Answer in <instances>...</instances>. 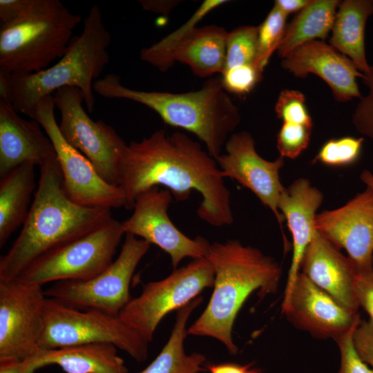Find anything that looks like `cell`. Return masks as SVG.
I'll list each match as a JSON object with an SVG mask.
<instances>
[{
	"mask_svg": "<svg viewBox=\"0 0 373 373\" xmlns=\"http://www.w3.org/2000/svg\"><path fill=\"white\" fill-rule=\"evenodd\" d=\"M258 30V26H242L228 32L224 70L239 66L255 64Z\"/></svg>",
	"mask_w": 373,
	"mask_h": 373,
	"instance_id": "cell-30",
	"label": "cell"
},
{
	"mask_svg": "<svg viewBox=\"0 0 373 373\" xmlns=\"http://www.w3.org/2000/svg\"><path fill=\"white\" fill-rule=\"evenodd\" d=\"M35 0H1V23H7L18 17L31 8Z\"/></svg>",
	"mask_w": 373,
	"mask_h": 373,
	"instance_id": "cell-39",
	"label": "cell"
},
{
	"mask_svg": "<svg viewBox=\"0 0 373 373\" xmlns=\"http://www.w3.org/2000/svg\"><path fill=\"white\" fill-rule=\"evenodd\" d=\"M225 0H205L186 23L149 47L140 51V58L161 71H166L171 66L169 58L172 51L178 44L210 12L225 3Z\"/></svg>",
	"mask_w": 373,
	"mask_h": 373,
	"instance_id": "cell-28",
	"label": "cell"
},
{
	"mask_svg": "<svg viewBox=\"0 0 373 373\" xmlns=\"http://www.w3.org/2000/svg\"><path fill=\"white\" fill-rule=\"evenodd\" d=\"M46 298L42 286L0 281V359L23 361L40 349Z\"/></svg>",
	"mask_w": 373,
	"mask_h": 373,
	"instance_id": "cell-13",
	"label": "cell"
},
{
	"mask_svg": "<svg viewBox=\"0 0 373 373\" xmlns=\"http://www.w3.org/2000/svg\"><path fill=\"white\" fill-rule=\"evenodd\" d=\"M150 245L133 235L125 234L119 256L105 270L86 280L57 282L44 290L45 294L73 307L119 316L132 298L129 291L131 278Z\"/></svg>",
	"mask_w": 373,
	"mask_h": 373,
	"instance_id": "cell-10",
	"label": "cell"
},
{
	"mask_svg": "<svg viewBox=\"0 0 373 373\" xmlns=\"http://www.w3.org/2000/svg\"><path fill=\"white\" fill-rule=\"evenodd\" d=\"M312 0H276L274 6L288 16L291 13L299 12Z\"/></svg>",
	"mask_w": 373,
	"mask_h": 373,
	"instance_id": "cell-41",
	"label": "cell"
},
{
	"mask_svg": "<svg viewBox=\"0 0 373 373\" xmlns=\"http://www.w3.org/2000/svg\"><path fill=\"white\" fill-rule=\"evenodd\" d=\"M202 300L198 296L178 310L168 341L155 359L137 373H200L204 370L205 356L198 352L187 354L184 348L189 318Z\"/></svg>",
	"mask_w": 373,
	"mask_h": 373,
	"instance_id": "cell-26",
	"label": "cell"
},
{
	"mask_svg": "<svg viewBox=\"0 0 373 373\" xmlns=\"http://www.w3.org/2000/svg\"><path fill=\"white\" fill-rule=\"evenodd\" d=\"M172 198L169 190L153 187L136 198L131 216L121 223L125 234L140 237L167 253L175 269L185 258L205 257L210 243L200 236L191 239L175 227L168 215Z\"/></svg>",
	"mask_w": 373,
	"mask_h": 373,
	"instance_id": "cell-14",
	"label": "cell"
},
{
	"mask_svg": "<svg viewBox=\"0 0 373 373\" xmlns=\"http://www.w3.org/2000/svg\"><path fill=\"white\" fill-rule=\"evenodd\" d=\"M277 117L283 122L312 126V119L305 104V97L299 90H283L275 104Z\"/></svg>",
	"mask_w": 373,
	"mask_h": 373,
	"instance_id": "cell-33",
	"label": "cell"
},
{
	"mask_svg": "<svg viewBox=\"0 0 373 373\" xmlns=\"http://www.w3.org/2000/svg\"><path fill=\"white\" fill-rule=\"evenodd\" d=\"M111 35L99 8L93 5L84 21L80 35L74 36L59 60L32 73L9 74L8 99L21 113L32 119L38 102L60 88L73 86L84 96L87 110L95 105L93 80L108 65Z\"/></svg>",
	"mask_w": 373,
	"mask_h": 373,
	"instance_id": "cell-5",
	"label": "cell"
},
{
	"mask_svg": "<svg viewBox=\"0 0 373 373\" xmlns=\"http://www.w3.org/2000/svg\"><path fill=\"white\" fill-rule=\"evenodd\" d=\"M329 45L350 59L358 70L368 71L365 44V30L373 14V0H345L338 7Z\"/></svg>",
	"mask_w": 373,
	"mask_h": 373,
	"instance_id": "cell-24",
	"label": "cell"
},
{
	"mask_svg": "<svg viewBox=\"0 0 373 373\" xmlns=\"http://www.w3.org/2000/svg\"><path fill=\"white\" fill-rule=\"evenodd\" d=\"M363 84L368 88V93L359 99L352 115V122L361 135L373 140V66L363 74Z\"/></svg>",
	"mask_w": 373,
	"mask_h": 373,
	"instance_id": "cell-36",
	"label": "cell"
},
{
	"mask_svg": "<svg viewBox=\"0 0 373 373\" xmlns=\"http://www.w3.org/2000/svg\"><path fill=\"white\" fill-rule=\"evenodd\" d=\"M22 361L15 358L0 359V373H21Z\"/></svg>",
	"mask_w": 373,
	"mask_h": 373,
	"instance_id": "cell-42",
	"label": "cell"
},
{
	"mask_svg": "<svg viewBox=\"0 0 373 373\" xmlns=\"http://www.w3.org/2000/svg\"><path fill=\"white\" fill-rule=\"evenodd\" d=\"M282 312L297 327L320 338L334 340L361 318L300 272Z\"/></svg>",
	"mask_w": 373,
	"mask_h": 373,
	"instance_id": "cell-17",
	"label": "cell"
},
{
	"mask_svg": "<svg viewBox=\"0 0 373 373\" xmlns=\"http://www.w3.org/2000/svg\"><path fill=\"white\" fill-rule=\"evenodd\" d=\"M361 322L360 318L347 332L334 339L340 352L338 373H373V370L358 354L354 343V334Z\"/></svg>",
	"mask_w": 373,
	"mask_h": 373,
	"instance_id": "cell-35",
	"label": "cell"
},
{
	"mask_svg": "<svg viewBox=\"0 0 373 373\" xmlns=\"http://www.w3.org/2000/svg\"><path fill=\"white\" fill-rule=\"evenodd\" d=\"M316 231L344 249L357 269L373 267V190L367 186L343 206L316 215Z\"/></svg>",
	"mask_w": 373,
	"mask_h": 373,
	"instance_id": "cell-16",
	"label": "cell"
},
{
	"mask_svg": "<svg viewBox=\"0 0 373 373\" xmlns=\"http://www.w3.org/2000/svg\"><path fill=\"white\" fill-rule=\"evenodd\" d=\"M361 180L368 187L373 190V174L368 170H364L361 174Z\"/></svg>",
	"mask_w": 373,
	"mask_h": 373,
	"instance_id": "cell-43",
	"label": "cell"
},
{
	"mask_svg": "<svg viewBox=\"0 0 373 373\" xmlns=\"http://www.w3.org/2000/svg\"><path fill=\"white\" fill-rule=\"evenodd\" d=\"M262 73L255 64H247L224 70L220 78L227 93L244 95L262 80Z\"/></svg>",
	"mask_w": 373,
	"mask_h": 373,
	"instance_id": "cell-34",
	"label": "cell"
},
{
	"mask_svg": "<svg viewBox=\"0 0 373 373\" xmlns=\"http://www.w3.org/2000/svg\"><path fill=\"white\" fill-rule=\"evenodd\" d=\"M209 373H262V370L253 363L239 364L235 363H207L204 365Z\"/></svg>",
	"mask_w": 373,
	"mask_h": 373,
	"instance_id": "cell-40",
	"label": "cell"
},
{
	"mask_svg": "<svg viewBox=\"0 0 373 373\" xmlns=\"http://www.w3.org/2000/svg\"><path fill=\"white\" fill-rule=\"evenodd\" d=\"M93 90L109 99H124L155 112L166 124L193 133L214 159L222 154L240 121L238 108L224 89L220 77H211L198 90L181 93L132 89L109 73L95 81Z\"/></svg>",
	"mask_w": 373,
	"mask_h": 373,
	"instance_id": "cell-4",
	"label": "cell"
},
{
	"mask_svg": "<svg viewBox=\"0 0 373 373\" xmlns=\"http://www.w3.org/2000/svg\"><path fill=\"white\" fill-rule=\"evenodd\" d=\"M227 33L225 28L216 25L195 28L172 51L171 65L176 61L186 64L200 77L222 74Z\"/></svg>",
	"mask_w": 373,
	"mask_h": 373,
	"instance_id": "cell-23",
	"label": "cell"
},
{
	"mask_svg": "<svg viewBox=\"0 0 373 373\" xmlns=\"http://www.w3.org/2000/svg\"><path fill=\"white\" fill-rule=\"evenodd\" d=\"M55 108L54 96H46L38 102L32 119L39 122L54 145L67 195L84 207L125 208L126 200L122 189L104 181L90 162L63 137Z\"/></svg>",
	"mask_w": 373,
	"mask_h": 373,
	"instance_id": "cell-12",
	"label": "cell"
},
{
	"mask_svg": "<svg viewBox=\"0 0 373 373\" xmlns=\"http://www.w3.org/2000/svg\"><path fill=\"white\" fill-rule=\"evenodd\" d=\"M224 149L225 153L215 159L222 177L232 178L253 192L273 212L283 233L285 218L278 203L285 189L279 176L284 158L280 156L274 161L262 158L256 150L252 136L247 131L231 135Z\"/></svg>",
	"mask_w": 373,
	"mask_h": 373,
	"instance_id": "cell-15",
	"label": "cell"
},
{
	"mask_svg": "<svg viewBox=\"0 0 373 373\" xmlns=\"http://www.w3.org/2000/svg\"><path fill=\"white\" fill-rule=\"evenodd\" d=\"M41 126L27 120L6 99L0 98V177L26 163L41 166L57 159L54 145Z\"/></svg>",
	"mask_w": 373,
	"mask_h": 373,
	"instance_id": "cell-19",
	"label": "cell"
},
{
	"mask_svg": "<svg viewBox=\"0 0 373 373\" xmlns=\"http://www.w3.org/2000/svg\"><path fill=\"white\" fill-rule=\"evenodd\" d=\"M363 137L345 136L325 142L313 162L332 167H345L358 162L361 157Z\"/></svg>",
	"mask_w": 373,
	"mask_h": 373,
	"instance_id": "cell-31",
	"label": "cell"
},
{
	"mask_svg": "<svg viewBox=\"0 0 373 373\" xmlns=\"http://www.w3.org/2000/svg\"><path fill=\"white\" fill-rule=\"evenodd\" d=\"M281 66L298 77L309 73L318 75L329 86L338 102L362 97L356 80L363 77V73L350 59L322 41L297 47L282 59Z\"/></svg>",
	"mask_w": 373,
	"mask_h": 373,
	"instance_id": "cell-18",
	"label": "cell"
},
{
	"mask_svg": "<svg viewBox=\"0 0 373 373\" xmlns=\"http://www.w3.org/2000/svg\"><path fill=\"white\" fill-rule=\"evenodd\" d=\"M82 17L59 0H35L18 17L0 27V71L32 73L61 57Z\"/></svg>",
	"mask_w": 373,
	"mask_h": 373,
	"instance_id": "cell-6",
	"label": "cell"
},
{
	"mask_svg": "<svg viewBox=\"0 0 373 373\" xmlns=\"http://www.w3.org/2000/svg\"><path fill=\"white\" fill-rule=\"evenodd\" d=\"M355 348L361 358L373 370V324L361 321L354 334Z\"/></svg>",
	"mask_w": 373,
	"mask_h": 373,
	"instance_id": "cell-38",
	"label": "cell"
},
{
	"mask_svg": "<svg viewBox=\"0 0 373 373\" xmlns=\"http://www.w3.org/2000/svg\"><path fill=\"white\" fill-rule=\"evenodd\" d=\"M90 343H110L137 362L149 355V342L119 316L89 309L79 311L47 297L40 348L53 349Z\"/></svg>",
	"mask_w": 373,
	"mask_h": 373,
	"instance_id": "cell-7",
	"label": "cell"
},
{
	"mask_svg": "<svg viewBox=\"0 0 373 373\" xmlns=\"http://www.w3.org/2000/svg\"><path fill=\"white\" fill-rule=\"evenodd\" d=\"M118 186L127 209H133L142 193L164 186L180 201L193 191L199 192L202 201L197 214L209 224L218 227L233 222L231 192L216 160L182 132L169 134L159 129L126 144L118 166Z\"/></svg>",
	"mask_w": 373,
	"mask_h": 373,
	"instance_id": "cell-1",
	"label": "cell"
},
{
	"mask_svg": "<svg viewBox=\"0 0 373 373\" xmlns=\"http://www.w3.org/2000/svg\"><path fill=\"white\" fill-rule=\"evenodd\" d=\"M125 233L113 217L95 230L39 257L16 278L42 286L51 282L86 280L105 270Z\"/></svg>",
	"mask_w": 373,
	"mask_h": 373,
	"instance_id": "cell-8",
	"label": "cell"
},
{
	"mask_svg": "<svg viewBox=\"0 0 373 373\" xmlns=\"http://www.w3.org/2000/svg\"><path fill=\"white\" fill-rule=\"evenodd\" d=\"M356 296L359 307L367 312L373 324V267L357 269L354 280Z\"/></svg>",
	"mask_w": 373,
	"mask_h": 373,
	"instance_id": "cell-37",
	"label": "cell"
},
{
	"mask_svg": "<svg viewBox=\"0 0 373 373\" xmlns=\"http://www.w3.org/2000/svg\"><path fill=\"white\" fill-rule=\"evenodd\" d=\"M300 269L313 283L354 313L359 305L355 293L356 266L316 229Z\"/></svg>",
	"mask_w": 373,
	"mask_h": 373,
	"instance_id": "cell-20",
	"label": "cell"
},
{
	"mask_svg": "<svg viewBox=\"0 0 373 373\" xmlns=\"http://www.w3.org/2000/svg\"><path fill=\"white\" fill-rule=\"evenodd\" d=\"M214 278V269L206 257L193 259L165 278L144 285L119 317L151 343L162 318L199 296L204 289L213 287Z\"/></svg>",
	"mask_w": 373,
	"mask_h": 373,
	"instance_id": "cell-9",
	"label": "cell"
},
{
	"mask_svg": "<svg viewBox=\"0 0 373 373\" xmlns=\"http://www.w3.org/2000/svg\"><path fill=\"white\" fill-rule=\"evenodd\" d=\"M287 17L285 13L274 6L265 20L258 26V47L255 65L262 72L283 41L287 28Z\"/></svg>",
	"mask_w": 373,
	"mask_h": 373,
	"instance_id": "cell-29",
	"label": "cell"
},
{
	"mask_svg": "<svg viewBox=\"0 0 373 373\" xmlns=\"http://www.w3.org/2000/svg\"><path fill=\"white\" fill-rule=\"evenodd\" d=\"M35 166L23 164L1 178L0 247L23 225L28 215L31 195L35 191Z\"/></svg>",
	"mask_w": 373,
	"mask_h": 373,
	"instance_id": "cell-25",
	"label": "cell"
},
{
	"mask_svg": "<svg viewBox=\"0 0 373 373\" xmlns=\"http://www.w3.org/2000/svg\"><path fill=\"white\" fill-rule=\"evenodd\" d=\"M338 0H312L287 25L278 55L283 58L297 47L317 39H325L332 31Z\"/></svg>",
	"mask_w": 373,
	"mask_h": 373,
	"instance_id": "cell-27",
	"label": "cell"
},
{
	"mask_svg": "<svg viewBox=\"0 0 373 373\" xmlns=\"http://www.w3.org/2000/svg\"><path fill=\"white\" fill-rule=\"evenodd\" d=\"M53 96L61 115L58 126L63 137L90 162L104 181L118 186V166L126 143L112 126L88 116L79 88L64 87Z\"/></svg>",
	"mask_w": 373,
	"mask_h": 373,
	"instance_id": "cell-11",
	"label": "cell"
},
{
	"mask_svg": "<svg viewBox=\"0 0 373 373\" xmlns=\"http://www.w3.org/2000/svg\"><path fill=\"white\" fill-rule=\"evenodd\" d=\"M205 257L214 269L213 290L188 334L216 338L234 355L238 349L232 328L240 309L257 289L261 297L276 293L281 269L273 258L237 240L210 243Z\"/></svg>",
	"mask_w": 373,
	"mask_h": 373,
	"instance_id": "cell-3",
	"label": "cell"
},
{
	"mask_svg": "<svg viewBox=\"0 0 373 373\" xmlns=\"http://www.w3.org/2000/svg\"><path fill=\"white\" fill-rule=\"evenodd\" d=\"M323 195L305 178L295 180L285 188L278 200V208L286 219L292 236L293 254L282 305L288 300L293 286L300 274L304 254L311 242L316 229V211Z\"/></svg>",
	"mask_w": 373,
	"mask_h": 373,
	"instance_id": "cell-21",
	"label": "cell"
},
{
	"mask_svg": "<svg viewBox=\"0 0 373 373\" xmlns=\"http://www.w3.org/2000/svg\"><path fill=\"white\" fill-rule=\"evenodd\" d=\"M312 126L283 122L276 137L280 156L295 159L309 145Z\"/></svg>",
	"mask_w": 373,
	"mask_h": 373,
	"instance_id": "cell-32",
	"label": "cell"
},
{
	"mask_svg": "<svg viewBox=\"0 0 373 373\" xmlns=\"http://www.w3.org/2000/svg\"><path fill=\"white\" fill-rule=\"evenodd\" d=\"M110 209L78 204L67 195L57 158L39 166V180L21 232L0 258V281L16 279L45 254L95 230Z\"/></svg>",
	"mask_w": 373,
	"mask_h": 373,
	"instance_id": "cell-2",
	"label": "cell"
},
{
	"mask_svg": "<svg viewBox=\"0 0 373 373\" xmlns=\"http://www.w3.org/2000/svg\"><path fill=\"white\" fill-rule=\"evenodd\" d=\"M117 347L110 343H90L53 349L40 348L22 361L21 373H35L56 365L66 373H128Z\"/></svg>",
	"mask_w": 373,
	"mask_h": 373,
	"instance_id": "cell-22",
	"label": "cell"
}]
</instances>
